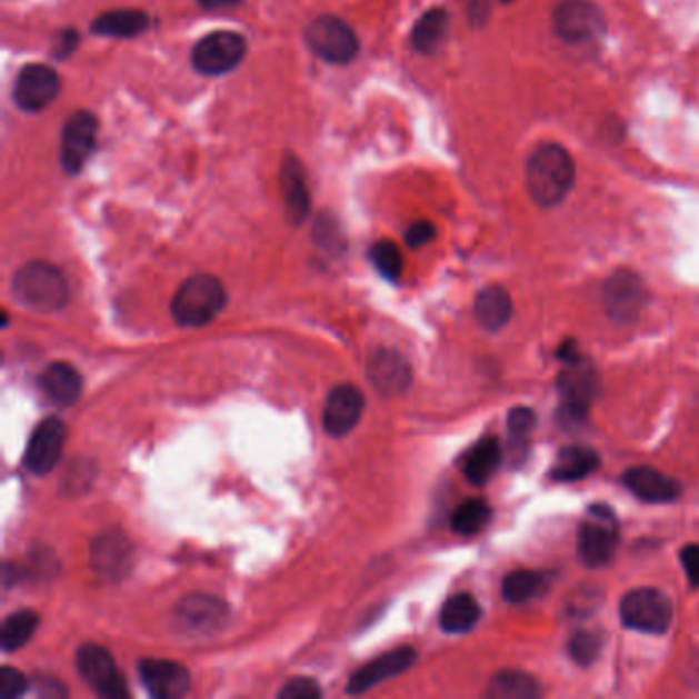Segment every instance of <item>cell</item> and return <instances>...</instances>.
I'll list each match as a JSON object with an SVG mask.
<instances>
[{
  "label": "cell",
  "mask_w": 699,
  "mask_h": 699,
  "mask_svg": "<svg viewBox=\"0 0 699 699\" xmlns=\"http://www.w3.org/2000/svg\"><path fill=\"white\" fill-rule=\"evenodd\" d=\"M575 160L560 144H541L529 157V196L541 208H555L565 201L575 186Z\"/></svg>",
  "instance_id": "obj_1"
},
{
  "label": "cell",
  "mask_w": 699,
  "mask_h": 699,
  "mask_svg": "<svg viewBox=\"0 0 699 699\" xmlns=\"http://www.w3.org/2000/svg\"><path fill=\"white\" fill-rule=\"evenodd\" d=\"M11 290L17 302L36 312H58L70 298L64 273L50 263H27L13 276Z\"/></svg>",
  "instance_id": "obj_2"
},
{
  "label": "cell",
  "mask_w": 699,
  "mask_h": 699,
  "mask_svg": "<svg viewBox=\"0 0 699 699\" xmlns=\"http://www.w3.org/2000/svg\"><path fill=\"white\" fill-rule=\"evenodd\" d=\"M228 303L224 286L211 276H193L177 290L172 298V318L177 324L198 329L213 322Z\"/></svg>",
  "instance_id": "obj_3"
},
{
  "label": "cell",
  "mask_w": 699,
  "mask_h": 699,
  "mask_svg": "<svg viewBox=\"0 0 699 699\" xmlns=\"http://www.w3.org/2000/svg\"><path fill=\"white\" fill-rule=\"evenodd\" d=\"M618 540H620V528H618L616 513L603 502L589 507L587 517L579 528V538H577V550H579L581 562L589 568L606 567L607 562L613 558Z\"/></svg>",
  "instance_id": "obj_4"
},
{
  "label": "cell",
  "mask_w": 699,
  "mask_h": 699,
  "mask_svg": "<svg viewBox=\"0 0 699 699\" xmlns=\"http://www.w3.org/2000/svg\"><path fill=\"white\" fill-rule=\"evenodd\" d=\"M552 27L570 46H589L606 36V17L591 0H562L552 13Z\"/></svg>",
  "instance_id": "obj_5"
},
{
  "label": "cell",
  "mask_w": 699,
  "mask_h": 699,
  "mask_svg": "<svg viewBox=\"0 0 699 699\" xmlns=\"http://www.w3.org/2000/svg\"><path fill=\"white\" fill-rule=\"evenodd\" d=\"M621 623L645 633H665L673 621V606L659 589H633L620 603Z\"/></svg>",
  "instance_id": "obj_6"
},
{
  "label": "cell",
  "mask_w": 699,
  "mask_h": 699,
  "mask_svg": "<svg viewBox=\"0 0 699 699\" xmlns=\"http://www.w3.org/2000/svg\"><path fill=\"white\" fill-rule=\"evenodd\" d=\"M306 43L310 50L330 64H349L359 53L356 31L339 17L322 14L306 27Z\"/></svg>",
  "instance_id": "obj_7"
},
{
  "label": "cell",
  "mask_w": 699,
  "mask_h": 699,
  "mask_svg": "<svg viewBox=\"0 0 699 699\" xmlns=\"http://www.w3.org/2000/svg\"><path fill=\"white\" fill-rule=\"evenodd\" d=\"M247 41L234 31H213L198 41L191 53V62L199 74L222 77L244 60Z\"/></svg>",
  "instance_id": "obj_8"
},
{
  "label": "cell",
  "mask_w": 699,
  "mask_h": 699,
  "mask_svg": "<svg viewBox=\"0 0 699 699\" xmlns=\"http://www.w3.org/2000/svg\"><path fill=\"white\" fill-rule=\"evenodd\" d=\"M599 376L591 363L579 359L575 363H567V368L558 378V392L562 398L565 417L570 421H585L595 398L599 397Z\"/></svg>",
  "instance_id": "obj_9"
},
{
  "label": "cell",
  "mask_w": 699,
  "mask_h": 699,
  "mask_svg": "<svg viewBox=\"0 0 699 699\" xmlns=\"http://www.w3.org/2000/svg\"><path fill=\"white\" fill-rule=\"evenodd\" d=\"M77 669L97 696L107 699L128 698L130 691L116 660L99 645H84L77 652Z\"/></svg>",
  "instance_id": "obj_10"
},
{
  "label": "cell",
  "mask_w": 699,
  "mask_h": 699,
  "mask_svg": "<svg viewBox=\"0 0 699 699\" xmlns=\"http://www.w3.org/2000/svg\"><path fill=\"white\" fill-rule=\"evenodd\" d=\"M67 443V427L56 417H48L33 429L27 443L26 463L27 472L33 476H46L52 472L60 462L62 451Z\"/></svg>",
  "instance_id": "obj_11"
},
{
  "label": "cell",
  "mask_w": 699,
  "mask_h": 699,
  "mask_svg": "<svg viewBox=\"0 0 699 699\" xmlns=\"http://www.w3.org/2000/svg\"><path fill=\"white\" fill-rule=\"evenodd\" d=\"M91 567L103 581H123L133 568L132 543L119 531H106L97 536L91 546Z\"/></svg>",
  "instance_id": "obj_12"
},
{
  "label": "cell",
  "mask_w": 699,
  "mask_h": 699,
  "mask_svg": "<svg viewBox=\"0 0 699 699\" xmlns=\"http://www.w3.org/2000/svg\"><path fill=\"white\" fill-rule=\"evenodd\" d=\"M60 93V77L46 64H29L14 80L13 99L19 109L27 113H38L52 106Z\"/></svg>",
  "instance_id": "obj_13"
},
{
  "label": "cell",
  "mask_w": 699,
  "mask_h": 699,
  "mask_svg": "<svg viewBox=\"0 0 699 699\" xmlns=\"http://www.w3.org/2000/svg\"><path fill=\"white\" fill-rule=\"evenodd\" d=\"M97 146V119L89 111L72 113L62 130V144H60V160L64 171L70 174L84 169L87 160L93 157Z\"/></svg>",
  "instance_id": "obj_14"
},
{
  "label": "cell",
  "mask_w": 699,
  "mask_h": 699,
  "mask_svg": "<svg viewBox=\"0 0 699 699\" xmlns=\"http://www.w3.org/2000/svg\"><path fill=\"white\" fill-rule=\"evenodd\" d=\"M603 303L613 320L632 322L647 303V288L633 271H618L607 279Z\"/></svg>",
  "instance_id": "obj_15"
},
{
  "label": "cell",
  "mask_w": 699,
  "mask_h": 699,
  "mask_svg": "<svg viewBox=\"0 0 699 699\" xmlns=\"http://www.w3.org/2000/svg\"><path fill=\"white\" fill-rule=\"evenodd\" d=\"M138 675L152 698L179 699L191 689V673L187 671V667L174 660H140Z\"/></svg>",
  "instance_id": "obj_16"
},
{
  "label": "cell",
  "mask_w": 699,
  "mask_h": 699,
  "mask_svg": "<svg viewBox=\"0 0 699 699\" xmlns=\"http://www.w3.org/2000/svg\"><path fill=\"white\" fill-rule=\"evenodd\" d=\"M417 660V650L410 647L397 648L390 650L382 657L368 662L366 667H361L359 671L349 677L347 683V693L357 696V693H366L371 687L380 686L383 681L398 677V675L407 673L410 667Z\"/></svg>",
  "instance_id": "obj_17"
},
{
  "label": "cell",
  "mask_w": 699,
  "mask_h": 699,
  "mask_svg": "<svg viewBox=\"0 0 699 699\" xmlns=\"http://www.w3.org/2000/svg\"><path fill=\"white\" fill-rule=\"evenodd\" d=\"M363 409H366V400L356 386L332 388L324 405V412H322L324 431L330 437H344L351 433L357 422L361 421Z\"/></svg>",
  "instance_id": "obj_18"
},
{
  "label": "cell",
  "mask_w": 699,
  "mask_h": 699,
  "mask_svg": "<svg viewBox=\"0 0 699 699\" xmlns=\"http://www.w3.org/2000/svg\"><path fill=\"white\" fill-rule=\"evenodd\" d=\"M177 620L191 632H218L228 621V606L213 595H187L177 606Z\"/></svg>",
  "instance_id": "obj_19"
},
{
  "label": "cell",
  "mask_w": 699,
  "mask_h": 699,
  "mask_svg": "<svg viewBox=\"0 0 699 699\" xmlns=\"http://www.w3.org/2000/svg\"><path fill=\"white\" fill-rule=\"evenodd\" d=\"M368 376L373 388L380 390L386 397L402 395L412 382V373H410L407 359L390 349H380L371 356Z\"/></svg>",
  "instance_id": "obj_20"
},
{
  "label": "cell",
  "mask_w": 699,
  "mask_h": 699,
  "mask_svg": "<svg viewBox=\"0 0 699 699\" xmlns=\"http://www.w3.org/2000/svg\"><path fill=\"white\" fill-rule=\"evenodd\" d=\"M623 485L636 499L652 502V505L675 501L681 495V485L675 478L662 475L657 468H650V466L630 468L623 475Z\"/></svg>",
  "instance_id": "obj_21"
},
{
  "label": "cell",
  "mask_w": 699,
  "mask_h": 699,
  "mask_svg": "<svg viewBox=\"0 0 699 699\" xmlns=\"http://www.w3.org/2000/svg\"><path fill=\"white\" fill-rule=\"evenodd\" d=\"M41 392L60 407L74 405L82 392V380L79 371L74 370L70 363L56 361L50 363L40 376Z\"/></svg>",
  "instance_id": "obj_22"
},
{
  "label": "cell",
  "mask_w": 699,
  "mask_h": 699,
  "mask_svg": "<svg viewBox=\"0 0 699 699\" xmlns=\"http://www.w3.org/2000/svg\"><path fill=\"white\" fill-rule=\"evenodd\" d=\"M279 179H281L283 203H286L291 224H302L310 213V196H308L306 177H303L300 162L296 159L283 160Z\"/></svg>",
  "instance_id": "obj_23"
},
{
  "label": "cell",
  "mask_w": 699,
  "mask_h": 699,
  "mask_svg": "<svg viewBox=\"0 0 699 699\" xmlns=\"http://www.w3.org/2000/svg\"><path fill=\"white\" fill-rule=\"evenodd\" d=\"M150 27V17L138 9H116L99 14L91 26L94 36L101 38H118V40H132L142 36Z\"/></svg>",
  "instance_id": "obj_24"
},
{
  "label": "cell",
  "mask_w": 699,
  "mask_h": 699,
  "mask_svg": "<svg viewBox=\"0 0 699 699\" xmlns=\"http://www.w3.org/2000/svg\"><path fill=\"white\" fill-rule=\"evenodd\" d=\"M476 320L482 329L497 332L513 317L511 296L501 286H490L478 293L475 302Z\"/></svg>",
  "instance_id": "obj_25"
},
{
  "label": "cell",
  "mask_w": 699,
  "mask_h": 699,
  "mask_svg": "<svg viewBox=\"0 0 699 699\" xmlns=\"http://www.w3.org/2000/svg\"><path fill=\"white\" fill-rule=\"evenodd\" d=\"M601 463V456L587 446H568L560 449L550 476L558 482H575L593 475Z\"/></svg>",
  "instance_id": "obj_26"
},
{
  "label": "cell",
  "mask_w": 699,
  "mask_h": 699,
  "mask_svg": "<svg viewBox=\"0 0 699 699\" xmlns=\"http://www.w3.org/2000/svg\"><path fill=\"white\" fill-rule=\"evenodd\" d=\"M501 466V446L495 437H485L468 451L463 462V476L470 485L482 487L487 485Z\"/></svg>",
  "instance_id": "obj_27"
},
{
  "label": "cell",
  "mask_w": 699,
  "mask_h": 699,
  "mask_svg": "<svg viewBox=\"0 0 699 699\" xmlns=\"http://www.w3.org/2000/svg\"><path fill=\"white\" fill-rule=\"evenodd\" d=\"M482 618V609L470 593L449 597L439 613V623L448 633H466Z\"/></svg>",
  "instance_id": "obj_28"
},
{
  "label": "cell",
  "mask_w": 699,
  "mask_h": 699,
  "mask_svg": "<svg viewBox=\"0 0 699 699\" xmlns=\"http://www.w3.org/2000/svg\"><path fill=\"white\" fill-rule=\"evenodd\" d=\"M449 29V17L443 9H431L422 14L410 33L412 48L417 52L433 53L446 41Z\"/></svg>",
  "instance_id": "obj_29"
},
{
  "label": "cell",
  "mask_w": 699,
  "mask_h": 699,
  "mask_svg": "<svg viewBox=\"0 0 699 699\" xmlns=\"http://www.w3.org/2000/svg\"><path fill=\"white\" fill-rule=\"evenodd\" d=\"M40 626V616L31 609H21L11 613L0 628V647L4 652H14L26 647Z\"/></svg>",
  "instance_id": "obj_30"
},
{
  "label": "cell",
  "mask_w": 699,
  "mask_h": 699,
  "mask_svg": "<svg viewBox=\"0 0 699 699\" xmlns=\"http://www.w3.org/2000/svg\"><path fill=\"white\" fill-rule=\"evenodd\" d=\"M540 683L521 671H502L490 681L487 696L492 699H533L540 696Z\"/></svg>",
  "instance_id": "obj_31"
},
{
  "label": "cell",
  "mask_w": 699,
  "mask_h": 699,
  "mask_svg": "<svg viewBox=\"0 0 699 699\" xmlns=\"http://www.w3.org/2000/svg\"><path fill=\"white\" fill-rule=\"evenodd\" d=\"M548 582L540 572L513 570L502 579V597L509 603H528L546 593Z\"/></svg>",
  "instance_id": "obj_32"
},
{
  "label": "cell",
  "mask_w": 699,
  "mask_h": 699,
  "mask_svg": "<svg viewBox=\"0 0 699 699\" xmlns=\"http://www.w3.org/2000/svg\"><path fill=\"white\" fill-rule=\"evenodd\" d=\"M492 519V509L485 499L463 501L451 515V529L458 536H476L487 528Z\"/></svg>",
  "instance_id": "obj_33"
},
{
  "label": "cell",
  "mask_w": 699,
  "mask_h": 699,
  "mask_svg": "<svg viewBox=\"0 0 699 699\" xmlns=\"http://www.w3.org/2000/svg\"><path fill=\"white\" fill-rule=\"evenodd\" d=\"M371 263L380 271V276L386 279H398L402 273V252L398 249L395 242L390 240H380L371 247L370 251Z\"/></svg>",
  "instance_id": "obj_34"
},
{
  "label": "cell",
  "mask_w": 699,
  "mask_h": 699,
  "mask_svg": "<svg viewBox=\"0 0 699 699\" xmlns=\"http://www.w3.org/2000/svg\"><path fill=\"white\" fill-rule=\"evenodd\" d=\"M601 652V636L591 630H579L568 640V655L581 667L593 665Z\"/></svg>",
  "instance_id": "obj_35"
},
{
  "label": "cell",
  "mask_w": 699,
  "mask_h": 699,
  "mask_svg": "<svg viewBox=\"0 0 699 699\" xmlns=\"http://www.w3.org/2000/svg\"><path fill=\"white\" fill-rule=\"evenodd\" d=\"M507 425H509L511 443L517 441V446H519L521 441H528L529 433L533 431V427H536V412L528 409V407H517V409L509 412Z\"/></svg>",
  "instance_id": "obj_36"
},
{
  "label": "cell",
  "mask_w": 699,
  "mask_h": 699,
  "mask_svg": "<svg viewBox=\"0 0 699 699\" xmlns=\"http://www.w3.org/2000/svg\"><path fill=\"white\" fill-rule=\"evenodd\" d=\"M29 687L26 675L13 667H2L0 671V698L13 699L23 696Z\"/></svg>",
  "instance_id": "obj_37"
},
{
  "label": "cell",
  "mask_w": 699,
  "mask_h": 699,
  "mask_svg": "<svg viewBox=\"0 0 699 699\" xmlns=\"http://www.w3.org/2000/svg\"><path fill=\"white\" fill-rule=\"evenodd\" d=\"M320 696H322V691H320L317 681L308 679V677L291 679L290 683L278 693V698L281 699H317Z\"/></svg>",
  "instance_id": "obj_38"
},
{
  "label": "cell",
  "mask_w": 699,
  "mask_h": 699,
  "mask_svg": "<svg viewBox=\"0 0 699 699\" xmlns=\"http://www.w3.org/2000/svg\"><path fill=\"white\" fill-rule=\"evenodd\" d=\"M436 238V226L431 222H417L409 228L407 232V244L410 249H421L425 244H429Z\"/></svg>",
  "instance_id": "obj_39"
},
{
  "label": "cell",
  "mask_w": 699,
  "mask_h": 699,
  "mask_svg": "<svg viewBox=\"0 0 699 699\" xmlns=\"http://www.w3.org/2000/svg\"><path fill=\"white\" fill-rule=\"evenodd\" d=\"M681 565L686 568L687 579L693 585L699 587V543H689L683 550H681Z\"/></svg>",
  "instance_id": "obj_40"
},
{
  "label": "cell",
  "mask_w": 699,
  "mask_h": 699,
  "mask_svg": "<svg viewBox=\"0 0 699 699\" xmlns=\"http://www.w3.org/2000/svg\"><path fill=\"white\" fill-rule=\"evenodd\" d=\"M77 46H79V33L74 31V29H68L64 31L60 38H58V43H56V58H68L70 53L77 50Z\"/></svg>",
  "instance_id": "obj_41"
},
{
  "label": "cell",
  "mask_w": 699,
  "mask_h": 699,
  "mask_svg": "<svg viewBox=\"0 0 699 699\" xmlns=\"http://www.w3.org/2000/svg\"><path fill=\"white\" fill-rule=\"evenodd\" d=\"M242 0H199L201 7L211 9V11H220V9H230V7H237Z\"/></svg>",
  "instance_id": "obj_42"
},
{
  "label": "cell",
  "mask_w": 699,
  "mask_h": 699,
  "mask_svg": "<svg viewBox=\"0 0 699 699\" xmlns=\"http://www.w3.org/2000/svg\"><path fill=\"white\" fill-rule=\"evenodd\" d=\"M502 2H511V0H502Z\"/></svg>",
  "instance_id": "obj_43"
}]
</instances>
